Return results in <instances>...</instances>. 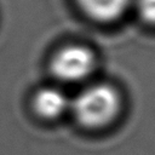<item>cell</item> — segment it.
I'll use <instances>...</instances> for the list:
<instances>
[{
	"mask_svg": "<svg viewBox=\"0 0 155 155\" xmlns=\"http://www.w3.org/2000/svg\"><path fill=\"white\" fill-rule=\"evenodd\" d=\"M81 11L99 23L120 19L131 5V0H75Z\"/></svg>",
	"mask_w": 155,
	"mask_h": 155,
	"instance_id": "cell-4",
	"label": "cell"
},
{
	"mask_svg": "<svg viewBox=\"0 0 155 155\" xmlns=\"http://www.w3.org/2000/svg\"><path fill=\"white\" fill-rule=\"evenodd\" d=\"M134 7L144 23L155 25V0H134Z\"/></svg>",
	"mask_w": 155,
	"mask_h": 155,
	"instance_id": "cell-5",
	"label": "cell"
},
{
	"mask_svg": "<svg viewBox=\"0 0 155 155\" xmlns=\"http://www.w3.org/2000/svg\"><path fill=\"white\" fill-rule=\"evenodd\" d=\"M70 99L59 88L50 86L40 88L33 98V108L35 113L44 119H56L70 110Z\"/></svg>",
	"mask_w": 155,
	"mask_h": 155,
	"instance_id": "cell-3",
	"label": "cell"
},
{
	"mask_svg": "<svg viewBox=\"0 0 155 155\" xmlns=\"http://www.w3.org/2000/svg\"><path fill=\"white\" fill-rule=\"evenodd\" d=\"M94 64L91 50L81 45H69L52 57L51 73L63 82H79L91 75Z\"/></svg>",
	"mask_w": 155,
	"mask_h": 155,
	"instance_id": "cell-2",
	"label": "cell"
},
{
	"mask_svg": "<svg viewBox=\"0 0 155 155\" xmlns=\"http://www.w3.org/2000/svg\"><path fill=\"white\" fill-rule=\"evenodd\" d=\"M121 99L117 91L107 84L87 86L70 102L75 120L87 128L108 126L120 111Z\"/></svg>",
	"mask_w": 155,
	"mask_h": 155,
	"instance_id": "cell-1",
	"label": "cell"
}]
</instances>
